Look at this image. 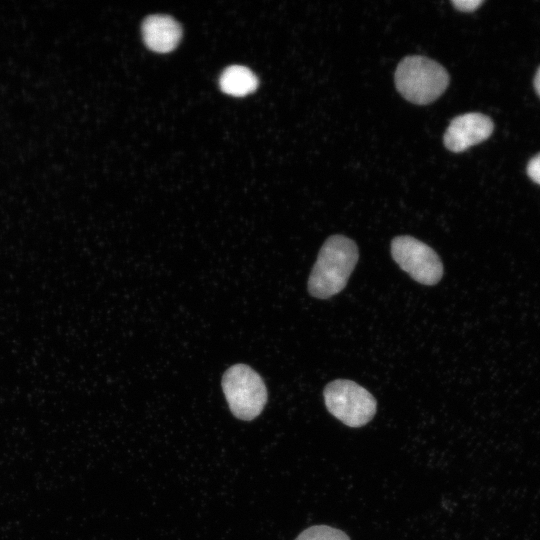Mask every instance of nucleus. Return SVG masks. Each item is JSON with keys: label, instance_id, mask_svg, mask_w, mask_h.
<instances>
[{"label": "nucleus", "instance_id": "20e7f679", "mask_svg": "<svg viewBox=\"0 0 540 540\" xmlns=\"http://www.w3.org/2000/svg\"><path fill=\"white\" fill-rule=\"evenodd\" d=\"M323 396L327 410L349 427L364 426L377 410L374 396L351 380L337 379L328 383Z\"/></svg>", "mask_w": 540, "mask_h": 540}, {"label": "nucleus", "instance_id": "f257e3e1", "mask_svg": "<svg viewBox=\"0 0 540 540\" xmlns=\"http://www.w3.org/2000/svg\"><path fill=\"white\" fill-rule=\"evenodd\" d=\"M356 243L343 235L330 236L322 245L308 280V291L327 299L344 289L358 261Z\"/></svg>", "mask_w": 540, "mask_h": 540}, {"label": "nucleus", "instance_id": "39448f33", "mask_svg": "<svg viewBox=\"0 0 540 540\" xmlns=\"http://www.w3.org/2000/svg\"><path fill=\"white\" fill-rule=\"evenodd\" d=\"M391 254L399 267L421 284L435 285L443 276V264L438 254L412 236L395 237L391 242Z\"/></svg>", "mask_w": 540, "mask_h": 540}, {"label": "nucleus", "instance_id": "1a4fd4ad", "mask_svg": "<svg viewBox=\"0 0 540 540\" xmlns=\"http://www.w3.org/2000/svg\"><path fill=\"white\" fill-rule=\"evenodd\" d=\"M295 540H350V538L337 528L315 525L302 531Z\"/></svg>", "mask_w": 540, "mask_h": 540}, {"label": "nucleus", "instance_id": "9d476101", "mask_svg": "<svg viewBox=\"0 0 540 540\" xmlns=\"http://www.w3.org/2000/svg\"><path fill=\"white\" fill-rule=\"evenodd\" d=\"M527 173L535 183L540 185V153L528 163Z\"/></svg>", "mask_w": 540, "mask_h": 540}, {"label": "nucleus", "instance_id": "0eeeda50", "mask_svg": "<svg viewBox=\"0 0 540 540\" xmlns=\"http://www.w3.org/2000/svg\"><path fill=\"white\" fill-rule=\"evenodd\" d=\"M142 35L149 49L166 53L178 45L182 28L171 16L151 15L142 24Z\"/></svg>", "mask_w": 540, "mask_h": 540}, {"label": "nucleus", "instance_id": "f03ea898", "mask_svg": "<svg viewBox=\"0 0 540 540\" xmlns=\"http://www.w3.org/2000/svg\"><path fill=\"white\" fill-rule=\"evenodd\" d=\"M398 92L408 101L425 105L435 101L446 90L449 75L434 60L420 55L403 58L395 71Z\"/></svg>", "mask_w": 540, "mask_h": 540}, {"label": "nucleus", "instance_id": "423d86ee", "mask_svg": "<svg viewBox=\"0 0 540 540\" xmlns=\"http://www.w3.org/2000/svg\"><path fill=\"white\" fill-rule=\"evenodd\" d=\"M494 129L492 120L481 113H467L455 117L447 127L443 141L452 152H462L490 137Z\"/></svg>", "mask_w": 540, "mask_h": 540}, {"label": "nucleus", "instance_id": "7ed1b4c3", "mask_svg": "<svg viewBox=\"0 0 540 540\" xmlns=\"http://www.w3.org/2000/svg\"><path fill=\"white\" fill-rule=\"evenodd\" d=\"M222 388L231 412L241 420L256 418L267 402V390L262 378L244 364H236L226 370Z\"/></svg>", "mask_w": 540, "mask_h": 540}, {"label": "nucleus", "instance_id": "6e6552de", "mask_svg": "<svg viewBox=\"0 0 540 540\" xmlns=\"http://www.w3.org/2000/svg\"><path fill=\"white\" fill-rule=\"evenodd\" d=\"M219 85L226 94L245 96L257 88L258 79L249 68L233 65L222 72Z\"/></svg>", "mask_w": 540, "mask_h": 540}, {"label": "nucleus", "instance_id": "f8f14e48", "mask_svg": "<svg viewBox=\"0 0 540 540\" xmlns=\"http://www.w3.org/2000/svg\"><path fill=\"white\" fill-rule=\"evenodd\" d=\"M534 87L538 95L540 96V67L534 78Z\"/></svg>", "mask_w": 540, "mask_h": 540}, {"label": "nucleus", "instance_id": "9b49d317", "mask_svg": "<svg viewBox=\"0 0 540 540\" xmlns=\"http://www.w3.org/2000/svg\"><path fill=\"white\" fill-rule=\"evenodd\" d=\"M456 9L463 11V12H472L477 9L478 6H480L483 1L482 0H453L451 2Z\"/></svg>", "mask_w": 540, "mask_h": 540}]
</instances>
